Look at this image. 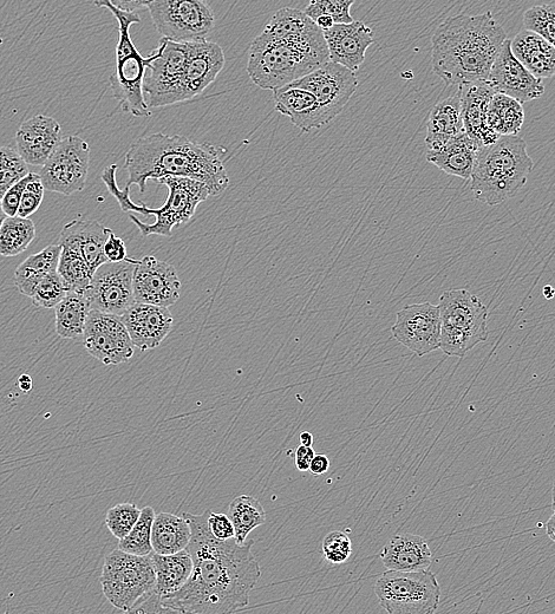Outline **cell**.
Returning <instances> with one entry per match:
<instances>
[{"label": "cell", "instance_id": "6da1fadb", "mask_svg": "<svg viewBox=\"0 0 555 614\" xmlns=\"http://www.w3.org/2000/svg\"><path fill=\"white\" fill-rule=\"evenodd\" d=\"M208 513L182 516L191 527L192 537L186 548L193 560L188 583L162 603L189 614H234L250 603V593L260 577V565L252 546L237 540L222 541L208 527Z\"/></svg>", "mask_w": 555, "mask_h": 614}, {"label": "cell", "instance_id": "7a4b0ae2", "mask_svg": "<svg viewBox=\"0 0 555 614\" xmlns=\"http://www.w3.org/2000/svg\"><path fill=\"white\" fill-rule=\"evenodd\" d=\"M225 154V148L194 142L181 135L156 133L141 137L126 155L127 187L137 185L143 194L148 180L173 176L202 182L212 197H217L230 185Z\"/></svg>", "mask_w": 555, "mask_h": 614}, {"label": "cell", "instance_id": "3957f363", "mask_svg": "<svg viewBox=\"0 0 555 614\" xmlns=\"http://www.w3.org/2000/svg\"><path fill=\"white\" fill-rule=\"evenodd\" d=\"M504 28L491 11L447 18L432 38L433 70L447 86L487 82L502 45Z\"/></svg>", "mask_w": 555, "mask_h": 614}, {"label": "cell", "instance_id": "277c9868", "mask_svg": "<svg viewBox=\"0 0 555 614\" xmlns=\"http://www.w3.org/2000/svg\"><path fill=\"white\" fill-rule=\"evenodd\" d=\"M533 168L525 140L519 136H501L493 145L479 149L470 188L482 204L498 206L526 186Z\"/></svg>", "mask_w": 555, "mask_h": 614}, {"label": "cell", "instance_id": "5b68a950", "mask_svg": "<svg viewBox=\"0 0 555 614\" xmlns=\"http://www.w3.org/2000/svg\"><path fill=\"white\" fill-rule=\"evenodd\" d=\"M330 61L329 50L280 41L261 32L248 52L247 73L264 90L282 89Z\"/></svg>", "mask_w": 555, "mask_h": 614}, {"label": "cell", "instance_id": "8992f818", "mask_svg": "<svg viewBox=\"0 0 555 614\" xmlns=\"http://www.w3.org/2000/svg\"><path fill=\"white\" fill-rule=\"evenodd\" d=\"M95 5L108 9L119 22L120 37L116 47V64L109 78L114 97L124 113L136 117L149 116L150 110L143 93V83L155 55L153 52L152 55L143 57L136 49L129 32L130 26L141 23V18L136 12L117 9L109 0L95 2Z\"/></svg>", "mask_w": 555, "mask_h": 614}, {"label": "cell", "instance_id": "52a82bcc", "mask_svg": "<svg viewBox=\"0 0 555 614\" xmlns=\"http://www.w3.org/2000/svg\"><path fill=\"white\" fill-rule=\"evenodd\" d=\"M441 345L447 356L465 357L486 342L488 307L467 290H448L440 297Z\"/></svg>", "mask_w": 555, "mask_h": 614}, {"label": "cell", "instance_id": "ba28073f", "mask_svg": "<svg viewBox=\"0 0 555 614\" xmlns=\"http://www.w3.org/2000/svg\"><path fill=\"white\" fill-rule=\"evenodd\" d=\"M156 576L150 555L115 550L107 555L101 576L104 597L116 609L127 612L155 590Z\"/></svg>", "mask_w": 555, "mask_h": 614}, {"label": "cell", "instance_id": "9c48e42d", "mask_svg": "<svg viewBox=\"0 0 555 614\" xmlns=\"http://www.w3.org/2000/svg\"><path fill=\"white\" fill-rule=\"evenodd\" d=\"M375 594L388 614H435L441 587L429 571H388L376 581Z\"/></svg>", "mask_w": 555, "mask_h": 614}, {"label": "cell", "instance_id": "30bf717a", "mask_svg": "<svg viewBox=\"0 0 555 614\" xmlns=\"http://www.w3.org/2000/svg\"><path fill=\"white\" fill-rule=\"evenodd\" d=\"M147 9L162 38L176 43L204 41L214 28L210 4L202 0H154Z\"/></svg>", "mask_w": 555, "mask_h": 614}, {"label": "cell", "instance_id": "8fae6325", "mask_svg": "<svg viewBox=\"0 0 555 614\" xmlns=\"http://www.w3.org/2000/svg\"><path fill=\"white\" fill-rule=\"evenodd\" d=\"M189 43H176L161 38L154 51V61L143 83V93L150 108L172 106L184 102V76Z\"/></svg>", "mask_w": 555, "mask_h": 614}, {"label": "cell", "instance_id": "7c38bea8", "mask_svg": "<svg viewBox=\"0 0 555 614\" xmlns=\"http://www.w3.org/2000/svg\"><path fill=\"white\" fill-rule=\"evenodd\" d=\"M156 182L167 186L169 195L166 204L161 208H150V214L156 217L154 224H145L133 214H129V219L139 227L142 237H172L173 228L191 221L198 206L211 197V193L202 182L193 179L167 176Z\"/></svg>", "mask_w": 555, "mask_h": 614}, {"label": "cell", "instance_id": "4fadbf2b", "mask_svg": "<svg viewBox=\"0 0 555 614\" xmlns=\"http://www.w3.org/2000/svg\"><path fill=\"white\" fill-rule=\"evenodd\" d=\"M90 165V148L81 137H64L42 167L45 189L62 195L82 192L86 187Z\"/></svg>", "mask_w": 555, "mask_h": 614}, {"label": "cell", "instance_id": "5bb4252c", "mask_svg": "<svg viewBox=\"0 0 555 614\" xmlns=\"http://www.w3.org/2000/svg\"><path fill=\"white\" fill-rule=\"evenodd\" d=\"M135 266L136 259L132 258L122 263L102 265L84 291L91 310L123 316L136 303L133 290Z\"/></svg>", "mask_w": 555, "mask_h": 614}, {"label": "cell", "instance_id": "9a60e30c", "mask_svg": "<svg viewBox=\"0 0 555 614\" xmlns=\"http://www.w3.org/2000/svg\"><path fill=\"white\" fill-rule=\"evenodd\" d=\"M84 348L104 365L127 363L135 345L121 317L91 310L83 337Z\"/></svg>", "mask_w": 555, "mask_h": 614}, {"label": "cell", "instance_id": "2e32d148", "mask_svg": "<svg viewBox=\"0 0 555 614\" xmlns=\"http://www.w3.org/2000/svg\"><path fill=\"white\" fill-rule=\"evenodd\" d=\"M398 343L417 356H426L441 345V319L439 306L430 303L413 304L397 312L391 328Z\"/></svg>", "mask_w": 555, "mask_h": 614}, {"label": "cell", "instance_id": "e0dca14e", "mask_svg": "<svg viewBox=\"0 0 555 614\" xmlns=\"http://www.w3.org/2000/svg\"><path fill=\"white\" fill-rule=\"evenodd\" d=\"M291 86L309 91L323 108L330 121L342 113L358 88L355 73L343 65L328 62Z\"/></svg>", "mask_w": 555, "mask_h": 614}, {"label": "cell", "instance_id": "ac0fdd59", "mask_svg": "<svg viewBox=\"0 0 555 614\" xmlns=\"http://www.w3.org/2000/svg\"><path fill=\"white\" fill-rule=\"evenodd\" d=\"M133 290L136 303L169 307L180 299L181 282L173 265L147 256L136 260Z\"/></svg>", "mask_w": 555, "mask_h": 614}, {"label": "cell", "instance_id": "d6986e66", "mask_svg": "<svg viewBox=\"0 0 555 614\" xmlns=\"http://www.w3.org/2000/svg\"><path fill=\"white\" fill-rule=\"evenodd\" d=\"M487 82L496 94L506 95L521 104L538 100L545 93L543 81L514 57L509 39L502 45Z\"/></svg>", "mask_w": 555, "mask_h": 614}, {"label": "cell", "instance_id": "ffe728a7", "mask_svg": "<svg viewBox=\"0 0 555 614\" xmlns=\"http://www.w3.org/2000/svg\"><path fill=\"white\" fill-rule=\"evenodd\" d=\"M135 348L148 351L158 348L171 333L174 318L168 307L135 303L121 316Z\"/></svg>", "mask_w": 555, "mask_h": 614}, {"label": "cell", "instance_id": "44dd1931", "mask_svg": "<svg viewBox=\"0 0 555 614\" xmlns=\"http://www.w3.org/2000/svg\"><path fill=\"white\" fill-rule=\"evenodd\" d=\"M328 44L330 62L343 65L356 73L365 61V54L374 43V31L363 22L336 24L324 32Z\"/></svg>", "mask_w": 555, "mask_h": 614}, {"label": "cell", "instance_id": "7402d4cb", "mask_svg": "<svg viewBox=\"0 0 555 614\" xmlns=\"http://www.w3.org/2000/svg\"><path fill=\"white\" fill-rule=\"evenodd\" d=\"M225 67L224 50L207 39L189 43L184 76V102L194 99L211 86Z\"/></svg>", "mask_w": 555, "mask_h": 614}, {"label": "cell", "instance_id": "603a6c76", "mask_svg": "<svg viewBox=\"0 0 555 614\" xmlns=\"http://www.w3.org/2000/svg\"><path fill=\"white\" fill-rule=\"evenodd\" d=\"M61 141L60 123L45 115L25 121L16 135L17 152L31 166L43 167Z\"/></svg>", "mask_w": 555, "mask_h": 614}, {"label": "cell", "instance_id": "cb8c5ba5", "mask_svg": "<svg viewBox=\"0 0 555 614\" xmlns=\"http://www.w3.org/2000/svg\"><path fill=\"white\" fill-rule=\"evenodd\" d=\"M110 232V228L100 222L75 219L64 226L58 245L80 254L95 274L102 265L109 263L104 254V245Z\"/></svg>", "mask_w": 555, "mask_h": 614}, {"label": "cell", "instance_id": "d4e9b609", "mask_svg": "<svg viewBox=\"0 0 555 614\" xmlns=\"http://www.w3.org/2000/svg\"><path fill=\"white\" fill-rule=\"evenodd\" d=\"M459 91L465 132L480 148L493 145L501 137L488 126V108L495 91L488 82L468 84Z\"/></svg>", "mask_w": 555, "mask_h": 614}, {"label": "cell", "instance_id": "484cf974", "mask_svg": "<svg viewBox=\"0 0 555 614\" xmlns=\"http://www.w3.org/2000/svg\"><path fill=\"white\" fill-rule=\"evenodd\" d=\"M381 559L388 571L423 572L433 564V553L421 535L402 533L383 547Z\"/></svg>", "mask_w": 555, "mask_h": 614}, {"label": "cell", "instance_id": "4316f807", "mask_svg": "<svg viewBox=\"0 0 555 614\" xmlns=\"http://www.w3.org/2000/svg\"><path fill=\"white\" fill-rule=\"evenodd\" d=\"M263 34L280 39V41L305 45L313 49L329 50L324 32L305 15L304 11L297 9H280L266 25Z\"/></svg>", "mask_w": 555, "mask_h": 614}, {"label": "cell", "instance_id": "83f0119b", "mask_svg": "<svg viewBox=\"0 0 555 614\" xmlns=\"http://www.w3.org/2000/svg\"><path fill=\"white\" fill-rule=\"evenodd\" d=\"M276 110L280 114L290 117L293 126L302 132L309 133L313 129H319L330 122L328 115L319 106L316 97L309 91L297 87L286 86L273 91Z\"/></svg>", "mask_w": 555, "mask_h": 614}, {"label": "cell", "instance_id": "f1b7e54d", "mask_svg": "<svg viewBox=\"0 0 555 614\" xmlns=\"http://www.w3.org/2000/svg\"><path fill=\"white\" fill-rule=\"evenodd\" d=\"M517 60L538 80L555 76V48L532 31L522 30L511 41Z\"/></svg>", "mask_w": 555, "mask_h": 614}, {"label": "cell", "instance_id": "f546056e", "mask_svg": "<svg viewBox=\"0 0 555 614\" xmlns=\"http://www.w3.org/2000/svg\"><path fill=\"white\" fill-rule=\"evenodd\" d=\"M426 145L429 152L440 150L456 136L465 133L461 110V94H456L436 104L428 121Z\"/></svg>", "mask_w": 555, "mask_h": 614}, {"label": "cell", "instance_id": "4dcf8cb0", "mask_svg": "<svg viewBox=\"0 0 555 614\" xmlns=\"http://www.w3.org/2000/svg\"><path fill=\"white\" fill-rule=\"evenodd\" d=\"M480 147L466 132L435 152H428L427 160L448 175L463 180L472 178Z\"/></svg>", "mask_w": 555, "mask_h": 614}, {"label": "cell", "instance_id": "1f68e13d", "mask_svg": "<svg viewBox=\"0 0 555 614\" xmlns=\"http://www.w3.org/2000/svg\"><path fill=\"white\" fill-rule=\"evenodd\" d=\"M150 557L156 576L154 592L161 598L180 591L192 576L193 560L186 550L172 555L153 552Z\"/></svg>", "mask_w": 555, "mask_h": 614}, {"label": "cell", "instance_id": "d6a6232c", "mask_svg": "<svg viewBox=\"0 0 555 614\" xmlns=\"http://www.w3.org/2000/svg\"><path fill=\"white\" fill-rule=\"evenodd\" d=\"M191 537V527L184 516L171 513H160L155 516L152 528L154 553L172 555L185 551Z\"/></svg>", "mask_w": 555, "mask_h": 614}, {"label": "cell", "instance_id": "836d02e7", "mask_svg": "<svg viewBox=\"0 0 555 614\" xmlns=\"http://www.w3.org/2000/svg\"><path fill=\"white\" fill-rule=\"evenodd\" d=\"M91 306L84 292H68L55 307L57 335L69 341L83 342Z\"/></svg>", "mask_w": 555, "mask_h": 614}, {"label": "cell", "instance_id": "e575fe53", "mask_svg": "<svg viewBox=\"0 0 555 614\" xmlns=\"http://www.w3.org/2000/svg\"><path fill=\"white\" fill-rule=\"evenodd\" d=\"M62 247L50 245L26 258L15 272V282L22 295L32 298L36 287L51 273L57 272Z\"/></svg>", "mask_w": 555, "mask_h": 614}, {"label": "cell", "instance_id": "d590c367", "mask_svg": "<svg viewBox=\"0 0 555 614\" xmlns=\"http://www.w3.org/2000/svg\"><path fill=\"white\" fill-rule=\"evenodd\" d=\"M525 122L522 104L511 97L495 94L488 108V126L499 136H518Z\"/></svg>", "mask_w": 555, "mask_h": 614}, {"label": "cell", "instance_id": "8d00e7d4", "mask_svg": "<svg viewBox=\"0 0 555 614\" xmlns=\"http://www.w3.org/2000/svg\"><path fill=\"white\" fill-rule=\"evenodd\" d=\"M228 518L231 519L235 540L244 545L248 535L266 522V512L260 502L251 495H240L228 508Z\"/></svg>", "mask_w": 555, "mask_h": 614}, {"label": "cell", "instance_id": "74e56055", "mask_svg": "<svg viewBox=\"0 0 555 614\" xmlns=\"http://www.w3.org/2000/svg\"><path fill=\"white\" fill-rule=\"evenodd\" d=\"M35 238L34 221L19 217L6 218L0 227V256H18L28 250Z\"/></svg>", "mask_w": 555, "mask_h": 614}, {"label": "cell", "instance_id": "f35d334b", "mask_svg": "<svg viewBox=\"0 0 555 614\" xmlns=\"http://www.w3.org/2000/svg\"><path fill=\"white\" fill-rule=\"evenodd\" d=\"M57 273L68 292L86 291L94 277V272L80 254L63 247Z\"/></svg>", "mask_w": 555, "mask_h": 614}, {"label": "cell", "instance_id": "ab89813d", "mask_svg": "<svg viewBox=\"0 0 555 614\" xmlns=\"http://www.w3.org/2000/svg\"><path fill=\"white\" fill-rule=\"evenodd\" d=\"M155 511L152 507L142 508L139 521L130 531L126 538L120 540L119 550L137 555V557H147L153 553L152 528L155 520Z\"/></svg>", "mask_w": 555, "mask_h": 614}, {"label": "cell", "instance_id": "60d3db41", "mask_svg": "<svg viewBox=\"0 0 555 614\" xmlns=\"http://www.w3.org/2000/svg\"><path fill=\"white\" fill-rule=\"evenodd\" d=\"M29 175L28 165L17 150L0 147V200L9 189Z\"/></svg>", "mask_w": 555, "mask_h": 614}, {"label": "cell", "instance_id": "b9f144b4", "mask_svg": "<svg viewBox=\"0 0 555 614\" xmlns=\"http://www.w3.org/2000/svg\"><path fill=\"white\" fill-rule=\"evenodd\" d=\"M525 30L543 37L555 48V5L533 6L524 13Z\"/></svg>", "mask_w": 555, "mask_h": 614}, {"label": "cell", "instance_id": "7bdbcfd3", "mask_svg": "<svg viewBox=\"0 0 555 614\" xmlns=\"http://www.w3.org/2000/svg\"><path fill=\"white\" fill-rule=\"evenodd\" d=\"M142 509L130 502L111 507L106 516V525L117 539H124L139 521Z\"/></svg>", "mask_w": 555, "mask_h": 614}, {"label": "cell", "instance_id": "ee69618b", "mask_svg": "<svg viewBox=\"0 0 555 614\" xmlns=\"http://www.w3.org/2000/svg\"><path fill=\"white\" fill-rule=\"evenodd\" d=\"M355 0H312L304 13L316 22L319 17L328 16L336 24H351L354 22L350 9Z\"/></svg>", "mask_w": 555, "mask_h": 614}, {"label": "cell", "instance_id": "f6af8a7d", "mask_svg": "<svg viewBox=\"0 0 555 614\" xmlns=\"http://www.w3.org/2000/svg\"><path fill=\"white\" fill-rule=\"evenodd\" d=\"M68 290L64 286L58 273H51L36 287L32 303L41 309H55L67 296Z\"/></svg>", "mask_w": 555, "mask_h": 614}, {"label": "cell", "instance_id": "bcb514c9", "mask_svg": "<svg viewBox=\"0 0 555 614\" xmlns=\"http://www.w3.org/2000/svg\"><path fill=\"white\" fill-rule=\"evenodd\" d=\"M117 168H119L117 165H110L104 169L102 180L104 185L107 186L109 193L113 195L117 202H119L122 211L140 213L142 215H146V217H148V215H152L150 214V208L146 204L136 205L132 199H130V187L126 186V188H124L122 191V189L117 186Z\"/></svg>", "mask_w": 555, "mask_h": 614}, {"label": "cell", "instance_id": "7dc6e473", "mask_svg": "<svg viewBox=\"0 0 555 614\" xmlns=\"http://www.w3.org/2000/svg\"><path fill=\"white\" fill-rule=\"evenodd\" d=\"M324 558L333 565H341L349 560L352 554V542L349 535L342 531H333L323 540Z\"/></svg>", "mask_w": 555, "mask_h": 614}, {"label": "cell", "instance_id": "c3c4849f", "mask_svg": "<svg viewBox=\"0 0 555 614\" xmlns=\"http://www.w3.org/2000/svg\"><path fill=\"white\" fill-rule=\"evenodd\" d=\"M45 188L41 180V176L35 175V178L26 186L19 205L17 217L29 219L32 214L38 211L44 199Z\"/></svg>", "mask_w": 555, "mask_h": 614}, {"label": "cell", "instance_id": "681fc988", "mask_svg": "<svg viewBox=\"0 0 555 614\" xmlns=\"http://www.w3.org/2000/svg\"><path fill=\"white\" fill-rule=\"evenodd\" d=\"M35 175L36 173H29L28 176H25L23 180L17 182L16 185H13L9 191L4 194L3 199L0 200V206H2L6 217H17L19 205H21L25 188L29 185V182L35 178Z\"/></svg>", "mask_w": 555, "mask_h": 614}, {"label": "cell", "instance_id": "f907efd6", "mask_svg": "<svg viewBox=\"0 0 555 614\" xmlns=\"http://www.w3.org/2000/svg\"><path fill=\"white\" fill-rule=\"evenodd\" d=\"M123 614H189L187 612L173 609L162 603V599L159 594L153 592L149 596L142 600L139 604L135 605L132 610L124 612Z\"/></svg>", "mask_w": 555, "mask_h": 614}, {"label": "cell", "instance_id": "816d5d0a", "mask_svg": "<svg viewBox=\"0 0 555 614\" xmlns=\"http://www.w3.org/2000/svg\"><path fill=\"white\" fill-rule=\"evenodd\" d=\"M208 527L215 538L226 541L235 539V531L230 518L226 514L208 513Z\"/></svg>", "mask_w": 555, "mask_h": 614}, {"label": "cell", "instance_id": "f5cc1de1", "mask_svg": "<svg viewBox=\"0 0 555 614\" xmlns=\"http://www.w3.org/2000/svg\"><path fill=\"white\" fill-rule=\"evenodd\" d=\"M104 254L109 263L113 264L122 263L128 259L126 244L123 239L117 237L113 230L109 233L107 243L104 245Z\"/></svg>", "mask_w": 555, "mask_h": 614}, {"label": "cell", "instance_id": "db71d44e", "mask_svg": "<svg viewBox=\"0 0 555 614\" xmlns=\"http://www.w3.org/2000/svg\"><path fill=\"white\" fill-rule=\"evenodd\" d=\"M315 456V450H313L312 448L299 446L295 454L296 468L299 470V472H308L313 457Z\"/></svg>", "mask_w": 555, "mask_h": 614}, {"label": "cell", "instance_id": "11a10c76", "mask_svg": "<svg viewBox=\"0 0 555 614\" xmlns=\"http://www.w3.org/2000/svg\"><path fill=\"white\" fill-rule=\"evenodd\" d=\"M329 469H330L329 457L324 454H316V456L313 457V460L311 462L309 472L313 476H321V475H324L325 473H328Z\"/></svg>", "mask_w": 555, "mask_h": 614}, {"label": "cell", "instance_id": "9f6ffc18", "mask_svg": "<svg viewBox=\"0 0 555 614\" xmlns=\"http://www.w3.org/2000/svg\"><path fill=\"white\" fill-rule=\"evenodd\" d=\"M117 9L124 12H135V10L147 6V2H137V0H123V2H111Z\"/></svg>", "mask_w": 555, "mask_h": 614}, {"label": "cell", "instance_id": "6f0895ef", "mask_svg": "<svg viewBox=\"0 0 555 614\" xmlns=\"http://www.w3.org/2000/svg\"><path fill=\"white\" fill-rule=\"evenodd\" d=\"M315 23L317 24L318 28L321 29L323 32L332 29L333 26L336 25L335 21H333V19L328 16L319 17Z\"/></svg>", "mask_w": 555, "mask_h": 614}, {"label": "cell", "instance_id": "680465c9", "mask_svg": "<svg viewBox=\"0 0 555 614\" xmlns=\"http://www.w3.org/2000/svg\"><path fill=\"white\" fill-rule=\"evenodd\" d=\"M18 384L24 393H29L32 389V378L29 375H22L19 377Z\"/></svg>", "mask_w": 555, "mask_h": 614}, {"label": "cell", "instance_id": "91938a15", "mask_svg": "<svg viewBox=\"0 0 555 614\" xmlns=\"http://www.w3.org/2000/svg\"><path fill=\"white\" fill-rule=\"evenodd\" d=\"M546 533L555 544V513L551 516L550 520L546 524Z\"/></svg>", "mask_w": 555, "mask_h": 614}, {"label": "cell", "instance_id": "94428289", "mask_svg": "<svg viewBox=\"0 0 555 614\" xmlns=\"http://www.w3.org/2000/svg\"><path fill=\"white\" fill-rule=\"evenodd\" d=\"M300 446L312 448L313 444V435L309 433V431H304V433L300 434Z\"/></svg>", "mask_w": 555, "mask_h": 614}, {"label": "cell", "instance_id": "6125c7cd", "mask_svg": "<svg viewBox=\"0 0 555 614\" xmlns=\"http://www.w3.org/2000/svg\"><path fill=\"white\" fill-rule=\"evenodd\" d=\"M6 218L8 217H6V214L4 213L2 206H0V227H2Z\"/></svg>", "mask_w": 555, "mask_h": 614}, {"label": "cell", "instance_id": "be15d7a7", "mask_svg": "<svg viewBox=\"0 0 555 614\" xmlns=\"http://www.w3.org/2000/svg\"><path fill=\"white\" fill-rule=\"evenodd\" d=\"M552 500H553L552 508H553V511L555 512V481H554V486H553Z\"/></svg>", "mask_w": 555, "mask_h": 614}, {"label": "cell", "instance_id": "e7e4bbea", "mask_svg": "<svg viewBox=\"0 0 555 614\" xmlns=\"http://www.w3.org/2000/svg\"><path fill=\"white\" fill-rule=\"evenodd\" d=\"M5 614H10V612H9V611H8V612H5Z\"/></svg>", "mask_w": 555, "mask_h": 614}]
</instances>
